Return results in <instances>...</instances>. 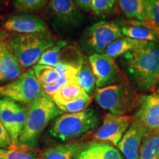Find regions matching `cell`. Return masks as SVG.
I'll return each instance as SVG.
<instances>
[{
    "label": "cell",
    "mask_w": 159,
    "mask_h": 159,
    "mask_svg": "<svg viewBox=\"0 0 159 159\" xmlns=\"http://www.w3.org/2000/svg\"><path fill=\"white\" fill-rule=\"evenodd\" d=\"M129 77L141 91L153 89L159 81V44L148 42L122 55Z\"/></svg>",
    "instance_id": "cell-1"
},
{
    "label": "cell",
    "mask_w": 159,
    "mask_h": 159,
    "mask_svg": "<svg viewBox=\"0 0 159 159\" xmlns=\"http://www.w3.org/2000/svg\"><path fill=\"white\" fill-rule=\"evenodd\" d=\"M28 112L24 130L19 138V145L33 149L37 146L40 135L53 119L63 114L49 95L43 94L27 105Z\"/></svg>",
    "instance_id": "cell-2"
},
{
    "label": "cell",
    "mask_w": 159,
    "mask_h": 159,
    "mask_svg": "<svg viewBox=\"0 0 159 159\" xmlns=\"http://www.w3.org/2000/svg\"><path fill=\"white\" fill-rule=\"evenodd\" d=\"M100 117L92 108L72 114H65L57 117L49 132L62 142L75 140L94 130L99 125Z\"/></svg>",
    "instance_id": "cell-3"
},
{
    "label": "cell",
    "mask_w": 159,
    "mask_h": 159,
    "mask_svg": "<svg viewBox=\"0 0 159 159\" xmlns=\"http://www.w3.org/2000/svg\"><path fill=\"white\" fill-rule=\"evenodd\" d=\"M8 44L23 69L38 63L41 55L55 43L49 31L33 34H16L8 39Z\"/></svg>",
    "instance_id": "cell-4"
},
{
    "label": "cell",
    "mask_w": 159,
    "mask_h": 159,
    "mask_svg": "<svg viewBox=\"0 0 159 159\" xmlns=\"http://www.w3.org/2000/svg\"><path fill=\"white\" fill-rule=\"evenodd\" d=\"M95 100L101 108L116 115H125L138 107L139 97L126 83L97 89Z\"/></svg>",
    "instance_id": "cell-5"
},
{
    "label": "cell",
    "mask_w": 159,
    "mask_h": 159,
    "mask_svg": "<svg viewBox=\"0 0 159 159\" xmlns=\"http://www.w3.org/2000/svg\"><path fill=\"white\" fill-rule=\"evenodd\" d=\"M43 94L33 69L23 72L14 80L0 86V96L24 105H29Z\"/></svg>",
    "instance_id": "cell-6"
},
{
    "label": "cell",
    "mask_w": 159,
    "mask_h": 159,
    "mask_svg": "<svg viewBox=\"0 0 159 159\" xmlns=\"http://www.w3.org/2000/svg\"><path fill=\"white\" fill-rule=\"evenodd\" d=\"M123 36L118 24L102 21L89 26L83 34L82 43L90 54H102L114 41Z\"/></svg>",
    "instance_id": "cell-7"
},
{
    "label": "cell",
    "mask_w": 159,
    "mask_h": 159,
    "mask_svg": "<svg viewBox=\"0 0 159 159\" xmlns=\"http://www.w3.org/2000/svg\"><path fill=\"white\" fill-rule=\"evenodd\" d=\"M132 122L138 125L147 135L159 134L158 93L140 96Z\"/></svg>",
    "instance_id": "cell-8"
},
{
    "label": "cell",
    "mask_w": 159,
    "mask_h": 159,
    "mask_svg": "<svg viewBox=\"0 0 159 159\" xmlns=\"http://www.w3.org/2000/svg\"><path fill=\"white\" fill-rule=\"evenodd\" d=\"M0 121L8 132L13 146L19 144L25 121L21 104L7 97H0Z\"/></svg>",
    "instance_id": "cell-9"
},
{
    "label": "cell",
    "mask_w": 159,
    "mask_h": 159,
    "mask_svg": "<svg viewBox=\"0 0 159 159\" xmlns=\"http://www.w3.org/2000/svg\"><path fill=\"white\" fill-rule=\"evenodd\" d=\"M132 122V117L126 115H116L108 113L105 116L102 125L94 134L97 142L112 144L117 146Z\"/></svg>",
    "instance_id": "cell-10"
},
{
    "label": "cell",
    "mask_w": 159,
    "mask_h": 159,
    "mask_svg": "<svg viewBox=\"0 0 159 159\" xmlns=\"http://www.w3.org/2000/svg\"><path fill=\"white\" fill-rule=\"evenodd\" d=\"M89 63L96 79L97 89L113 85L121 76L114 58L105 53L91 55L89 57Z\"/></svg>",
    "instance_id": "cell-11"
},
{
    "label": "cell",
    "mask_w": 159,
    "mask_h": 159,
    "mask_svg": "<svg viewBox=\"0 0 159 159\" xmlns=\"http://www.w3.org/2000/svg\"><path fill=\"white\" fill-rule=\"evenodd\" d=\"M4 28L16 34H33L48 30L47 25L36 16L27 13L15 15L6 20Z\"/></svg>",
    "instance_id": "cell-12"
},
{
    "label": "cell",
    "mask_w": 159,
    "mask_h": 159,
    "mask_svg": "<svg viewBox=\"0 0 159 159\" xmlns=\"http://www.w3.org/2000/svg\"><path fill=\"white\" fill-rule=\"evenodd\" d=\"M146 136L142 129L131 122L130 128L117 144V148L125 159H139L142 140Z\"/></svg>",
    "instance_id": "cell-13"
},
{
    "label": "cell",
    "mask_w": 159,
    "mask_h": 159,
    "mask_svg": "<svg viewBox=\"0 0 159 159\" xmlns=\"http://www.w3.org/2000/svg\"><path fill=\"white\" fill-rule=\"evenodd\" d=\"M75 159H122L120 152L108 143L94 142L79 150Z\"/></svg>",
    "instance_id": "cell-14"
},
{
    "label": "cell",
    "mask_w": 159,
    "mask_h": 159,
    "mask_svg": "<svg viewBox=\"0 0 159 159\" xmlns=\"http://www.w3.org/2000/svg\"><path fill=\"white\" fill-rule=\"evenodd\" d=\"M7 41L0 47V72L3 76L4 82L14 80L23 73L22 66L13 54Z\"/></svg>",
    "instance_id": "cell-15"
},
{
    "label": "cell",
    "mask_w": 159,
    "mask_h": 159,
    "mask_svg": "<svg viewBox=\"0 0 159 159\" xmlns=\"http://www.w3.org/2000/svg\"><path fill=\"white\" fill-rule=\"evenodd\" d=\"M52 13L57 19L68 25H75L80 21L81 14L74 0H50Z\"/></svg>",
    "instance_id": "cell-16"
},
{
    "label": "cell",
    "mask_w": 159,
    "mask_h": 159,
    "mask_svg": "<svg viewBox=\"0 0 159 159\" xmlns=\"http://www.w3.org/2000/svg\"><path fill=\"white\" fill-rule=\"evenodd\" d=\"M83 145L73 142L45 149L39 152L38 159H74Z\"/></svg>",
    "instance_id": "cell-17"
},
{
    "label": "cell",
    "mask_w": 159,
    "mask_h": 159,
    "mask_svg": "<svg viewBox=\"0 0 159 159\" xmlns=\"http://www.w3.org/2000/svg\"><path fill=\"white\" fill-rule=\"evenodd\" d=\"M76 81L82 87L83 90L91 97L95 94L97 90L96 79L90 64L83 57L80 60Z\"/></svg>",
    "instance_id": "cell-18"
},
{
    "label": "cell",
    "mask_w": 159,
    "mask_h": 159,
    "mask_svg": "<svg viewBox=\"0 0 159 159\" xmlns=\"http://www.w3.org/2000/svg\"><path fill=\"white\" fill-rule=\"evenodd\" d=\"M148 42L149 41H139V40L123 36L111 43L104 53L113 58H115V57L124 55L127 52H129L139 47H142Z\"/></svg>",
    "instance_id": "cell-19"
},
{
    "label": "cell",
    "mask_w": 159,
    "mask_h": 159,
    "mask_svg": "<svg viewBox=\"0 0 159 159\" xmlns=\"http://www.w3.org/2000/svg\"><path fill=\"white\" fill-rule=\"evenodd\" d=\"M85 94L87 93L77 83V81H71L61 87L50 97L55 105H57L76 100L84 96Z\"/></svg>",
    "instance_id": "cell-20"
},
{
    "label": "cell",
    "mask_w": 159,
    "mask_h": 159,
    "mask_svg": "<svg viewBox=\"0 0 159 159\" xmlns=\"http://www.w3.org/2000/svg\"><path fill=\"white\" fill-rule=\"evenodd\" d=\"M147 0H119L125 16L132 20L144 21Z\"/></svg>",
    "instance_id": "cell-21"
},
{
    "label": "cell",
    "mask_w": 159,
    "mask_h": 159,
    "mask_svg": "<svg viewBox=\"0 0 159 159\" xmlns=\"http://www.w3.org/2000/svg\"><path fill=\"white\" fill-rule=\"evenodd\" d=\"M123 35L139 41L158 42L159 37L155 32L149 27L141 25H130L122 27Z\"/></svg>",
    "instance_id": "cell-22"
},
{
    "label": "cell",
    "mask_w": 159,
    "mask_h": 159,
    "mask_svg": "<svg viewBox=\"0 0 159 159\" xmlns=\"http://www.w3.org/2000/svg\"><path fill=\"white\" fill-rule=\"evenodd\" d=\"M139 159H159V134H148L143 139Z\"/></svg>",
    "instance_id": "cell-23"
},
{
    "label": "cell",
    "mask_w": 159,
    "mask_h": 159,
    "mask_svg": "<svg viewBox=\"0 0 159 159\" xmlns=\"http://www.w3.org/2000/svg\"><path fill=\"white\" fill-rule=\"evenodd\" d=\"M66 45L67 42L66 41H57L41 55L37 64L56 67L62 62L61 59V52Z\"/></svg>",
    "instance_id": "cell-24"
},
{
    "label": "cell",
    "mask_w": 159,
    "mask_h": 159,
    "mask_svg": "<svg viewBox=\"0 0 159 159\" xmlns=\"http://www.w3.org/2000/svg\"><path fill=\"white\" fill-rule=\"evenodd\" d=\"M35 77L42 87L54 84L61 77L55 67L37 64L33 67Z\"/></svg>",
    "instance_id": "cell-25"
},
{
    "label": "cell",
    "mask_w": 159,
    "mask_h": 159,
    "mask_svg": "<svg viewBox=\"0 0 159 159\" xmlns=\"http://www.w3.org/2000/svg\"><path fill=\"white\" fill-rule=\"evenodd\" d=\"M32 149L18 144L10 150L0 149V158L2 159H36V154Z\"/></svg>",
    "instance_id": "cell-26"
},
{
    "label": "cell",
    "mask_w": 159,
    "mask_h": 159,
    "mask_svg": "<svg viewBox=\"0 0 159 159\" xmlns=\"http://www.w3.org/2000/svg\"><path fill=\"white\" fill-rule=\"evenodd\" d=\"M92 101V97L88 94H85L80 98L71 102L61 103L56 105L60 110L62 112H66V114H72L77 113L86 109Z\"/></svg>",
    "instance_id": "cell-27"
},
{
    "label": "cell",
    "mask_w": 159,
    "mask_h": 159,
    "mask_svg": "<svg viewBox=\"0 0 159 159\" xmlns=\"http://www.w3.org/2000/svg\"><path fill=\"white\" fill-rule=\"evenodd\" d=\"M50 0H15L13 5L17 11L30 13L41 9Z\"/></svg>",
    "instance_id": "cell-28"
},
{
    "label": "cell",
    "mask_w": 159,
    "mask_h": 159,
    "mask_svg": "<svg viewBox=\"0 0 159 159\" xmlns=\"http://www.w3.org/2000/svg\"><path fill=\"white\" fill-rule=\"evenodd\" d=\"M144 21L159 27V0H147Z\"/></svg>",
    "instance_id": "cell-29"
},
{
    "label": "cell",
    "mask_w": 159,
    "mask_h": 159,
    "mask_svg": "<svg viewBox=\"0 0 159 159\" xmlns=\"http://www.w3.org/2000/svg\"><path fill=\"white\" fill-rule=\"evenodd\" d=\"M116 0H93L91 11L96 16L108 14L113 11Z\"/></svg>",
    "instance_id": "cell-30"
},
{
    "label": "cell",
    "mask_w": 159,
    "mask_h": 159,
    "mask_svg": "<svg viewBox=\"0 0 159 159\" xmlns=\"http://www.w3.org/2000/svg\"><path fill=\"white\" fill-rule=\"evenodd\" d=\"M13 148L11 138L1 121H0V149L10 150Z\"/></svg>",
    "instance_id": "cell-31"
},
{
    "label": "cell",
    "mask_w": 159,
    "mask_h": 159,
    "mask_svg": "<svg viewBox=\"0 0 159 159\" xmlns=\"http://www.w3.org/2000/svg\"><path fill=\"white\" fill-rule=\"evenodd\" d=\"M75 4L79 8L89 12L91 11V5L93 0H74Z\"/></svg>",
    "instance_id": "cell-32"
},
{
    "label": "cell",
    "mask_w": 159,
    "mask_h": 159,
    "mask_svg": "<svg viewBox=\"0 0 159 159\" xmlns=\"http://www.w3.org/2000/svg\"><path fill=\"white\" fill-rule=\"evenodd\" d=\"M7 41H8V39H7V34L5 33V31L0 28V47Z\"/></svg>",
    "instance_id": "cell-33"
},
{
    "label": "cell",
    "mask_w": 159,
    "mask_h": 159,
    "mask_svg": "<svg viewBox=\"0 0 159 159\" xmlns=\"http://www.w3.org/2000/svg\"><path fill=\"white\" fill-rule=\"evenodd\" d=\"M3 82H4L3 76H2V75L1 74V72H0V83H3Z\"/></svg>",
    "instance_id": "cell-34"
},
{
    "label": "cell",
    "mask_w": 159,
    "mask_h": 159,
    "mask_svg": "<svg viewBox=\"0 0 159 159\" xmlns=\"http://www.w3.org/2000/svg\"><path fill=\"white\" fill-rule=\"evenodd\" d=\"M158 84H159V81H158ZM158 90H159V88H158Z\"/></svg>",
    "instance_id": "cell-35"
},
{
    "label": "cell",
    "mask_w": 159,
    "mask_h": 159,
    "mask_svg": "<svg viewBox=\"0 0 159 159\" xmlns=\"http://www.w3.org/2000/svg\"><path fill=\"white\" fill-rule=\"evenodd\" d=\"M158 94H159V90H158Z\"/></svg>",
    "instance_id": "cell-36"
},
{
    "label": "cell",
    "mask_w": 159,
    "mask_h": 159,
    "mask_svg": "<svg viewBox=\"0 0 159 159\" xmlns=\"http://www.w3.org/2000/svg\"><path fill=\"white\" fill-rule=\"evenodd\" d=\"M0 159H2V158H0Z\"/></svg>",
    "instance_id": "cell-37"
}]
</instances>
